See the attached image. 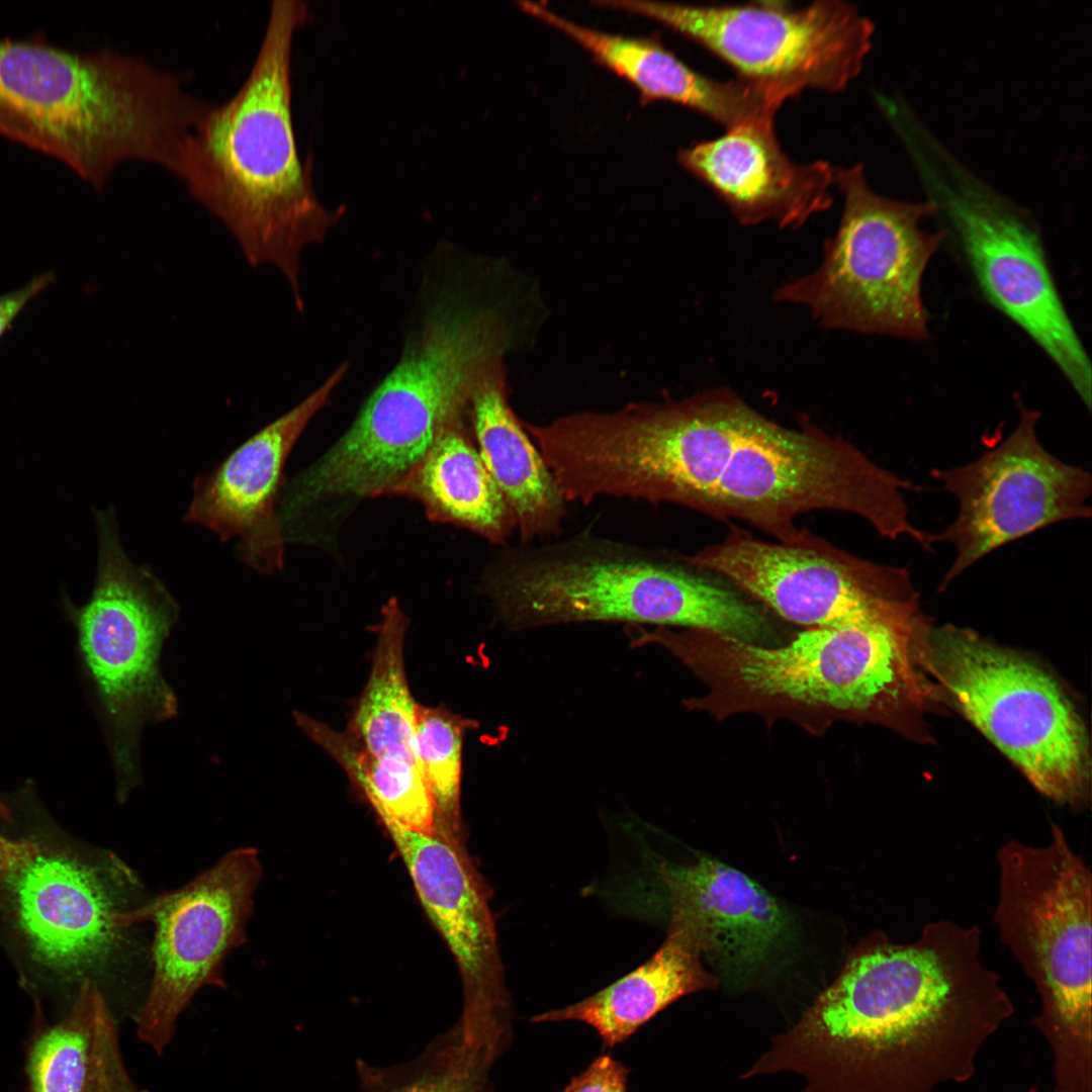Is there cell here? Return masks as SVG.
<instances>
[{
  "instance_id": "1",
  "label": "cell",
  "mask_w": 1092,
  "mask_h": 1092,
  "mask_svg": "<svg viewBox=\"0 0 1092 1092\" xmlns=\"http://www.w3.org/2000/svg\"><path fill=\"white\" fill-rule=\"evenodd\" d=\"M981 950L980 927L950 920L925 924L911 942L869 938L741 1078L794 1074L798 1092H933L969 1081L1014 1013Z\"/></svg>"
},
{
  "instance_id": "2",
  "label": "cell",
  "mask_w": 1092,
  "mask_h": 1092,
  "mask_svg": "<svg viewBox=\"0 0 1092 1092\" xmlns=\"http://www.w3.org/2000/svg\"><path fill=\"white\" fill-rule=\"evenodd\" d=\"M308 17L304 1H272L247 78L192 129L173 172L235 238L252 267L279 270L299 309L301 253L321 243L344 212L317 197L294 131L292 44Z\"/></svg>"
},
{
  "instance_id": "3",
  "label": "cell",
  "mask_w": 1092,
  "mask_h": 1092,
  "mask_svg": "<svg viewBox=\"0 0 1092 1092\" xmlns=\"http://www.w3.org/2000/svg\"><path fill=\"white\" fill-rule=\"evenodd\" d=\"M922 622L914 601L874 622L807 628L781 645L667 627L638 628L633 643L661 646L706 685L685 703L690 710L785 717L818 732L836 720L892 725L923 707L930 688L915 651Z\"/></svg>"
},
{
  "instance_id": "4",
  "label": "cell",
  "mask_w": 1092,
  "mask_h": 1092,
  "mask_svg": "<svg viewBox=\"0 0 1092 1092\" xmlns=\"http://www.w3.org/2000/svg\"><path fill=\"white\" fill-rule=\"evenodd\" d=\"M480 589L510 630L586 622L694 629L770 645L765 607L688 558L580 532L502 549Z\"/></svg>"
},
{
  "instance_id": "5",
  "label": "cell",
  "mask_w": 1092,
  "mask_h": 1092,
  "mask_svg": "<svg viewBox=\"0 0 1092 1092\" xmlns=\"http://www.w3.org/2000/svg\"><path fill=\"white\" fill-rule=\"evenodd\" d=\"M213 102L176 73L109 49L79 52L39 32L0 37V108L33 138L36 150L96 189L128 160L173 172L179 151Z\"/></svg>"
},
{
  "instance_id": "6",
  "label": "cell",
  "mask_w": 1092,
  "mask_h": 1092,
  "mask_svg": "<svg viewBox=\"0 0 1092 1092\" xmlns=\"http://www.w3.org/2000/svg\"><path fill=\"white\" fill-rule=\"evenodd\" d=\"M0 822V946L35 996L72 1002L100 980L124 943L128 873L88 845L22 792ZM101 989V988H100Z\"/></svg>"
},
{
  "instance_id": "7",
  "label": "cell",
  "mask_w": 1092,
  "mask_h": 1092,
  "mask_svg": "<svg viewBox=\"0 0 1092 1092\" xmlns=\"http://www.w3.org/2000/svg\"><path fill=\"white\" fill-rule=\"evenodd\" d=\"M1050 827L1042 846L999 848L994 923L1039 996L1031 1024L1053 1054L1052 1092H1092V875Z\"/></svg>"
},
{
  "instance_id": "8",
  "label": "cell",
  "mask_w": 1092,
  "mask_h": 1092,
  "mask_svg": "<svg viewBox=\"0 0 1092 1092\" xmlns=\"http://www.w3.org/2000/svg\"><path fill=\"white\" fill-rule=\"evenodd\" d=\"M835 187L843 209L820 265L778 287L774 299L805 307L823 328L927 339L922 278L945 235L923 230L921 221L936 212L935 203L880 195L861 164L835 168Z\"/></svg>"
},
{
  "instance_id": "9",
  "label": "cell",
  "mask_w": 1092,
  "mask_h": 1092,
  "mask_svg": "<svg viewBox=\"0 0 1092 1092\" xmlns=\"http://www.w3.org/2000/svg\"><path fill=\"white\" fill-rule=\"evenodd\" d=\"M916 658L948 702L1060 804L1084 805L1090 795L1084 724L1059 685L1025 658L953 626L925 622Z\"/></svg>"
},
{
  "instance_id": "10",
  "label": "cell",
  "mask_w": 1092,
  "mask_h": 1092,
  "mask_svg": "<svg viewBox=\"0 0 1092 1092\" xmlns=\"http://www.w3.org/2000/svg\"><path fill=\"white\" fill-rule=\"evenodd\" d=\"M914 489L843 438L811 424L784 427L751 406L706 515L738 519L788 541L800 531L795 524L800 514L840 511L896 540L910 530L903 492Z\"/></svg>"
},
{
  "instance_id": "11",
  "label": "cell",
  "mask_w": 1092,
  "mask_h": 1092,
  "mask_svg": "<svg viewBox=\"0 0 1092 1092\" xmlns=\"http://www.w3.org/2000/svg\"><path fill=\"white\" fill-rule=\"evenodd\" d=\"M94 519L95 584L89 601L72 614L81 655L111 730L117 794L124 798L139 779L142 729L177 712L160 658L179 607L156 573L126 554L114 509L96 510Z\"/></svg>"
},
{
  "instance_id": "12",
  "label": "cell",
  "mask_w": 1092,
  "mask_h": 1092,
  "mask_svg": "<svg viewBox=\"0 0 1092 1092\" xmlns=\"http://www.w3.org/2000/svg\"><path fill=\"white\" fill-rule=\"evenodd\" d=\"M599 6L656 20L725 62L738 79L786 100L814 89L841 91L861 71L873 22L843 1L803 7L769 1L743 5H685L600 1Z\"/></svg>"
},
{
  "instance_id": "13",
  "label": "cell",
  "mask_w": 1092,
  "mask_h": 1092,
  "mask_svg": "<svg viewBox=\"0 0 1092 1092\" xmlns=\"http://www.w3.org/2000/svg\"><path fill=\"white\" fill-rule=\"evenodd\" d=\"M688 558L807 628L874 622L917 599L906 568L866 560L805 528L791 540L767 542L733 527Z\"/></svg>"
},
{
  "instance_id": "14",
  "label": "cell",
  "mask_w": 1092,
  "mask_h": 1092,
  "mask_svg": "<svg viewBox=\"0 0 1092 1092\" xmlns=\"http://www.w3.org/2000/svg\"><path fill=\"white\" fill-rule=\"evenodd\" d=\"M1018 407L1016 427L999 445L968 464L931 471L959 503L954 521L931 534L932 544L946 542L956 550L941 588L1007 543L1091 516L1090 473L1050 453L1036 433L1039 413L1019 402Z\"/></svg>"
},
{
  "instance_id": "15",
  "label": "cell",
  "mask_w": 1092,
  "mask_h": 1092,
  "mask_svg": "<svg viewBox=\"0 0 1092 1092\" xmlns=\"http://www.w3.org/2000/svg\"><path fill=\"white\" fill-rule=\"evenodd\" d=\"M261 877L257 851L235 849L184 887L138 909L120 924L155 925L154 976L136 1018V1034L158 1055L171 1042L177 1020L199 989L221 986L219 967L245 938Z\"/></svg>"
},
{
  "instance_id": "16",
  "label": "cell",
  "mask_w": 1092,
  "mask_h": 1092,
  "mask_svg": "<svg viewBox=\"0 0 1092 1092\" xmlns=\"http://www.w3.org/2000/svg\"><path fill=\"white\" fill-rule=\"evenodd\" d=\"M943 210L958 253L984 297L1017 325L1091 406L1089 357L1060 296L1035 228L1010 204L978 186L948 190Z\"/></svg>"
},
{
  "instance_id": "17",
  "label": "cell",
  "mask_w": 1092,
  "mask_h": 1092,
  "mask_svg": "<svg viewBox=\"0 0 1092 1092\" xmlns=\"http://www.w3.org/2000/svg\"><path fill=\"white\" fill-rule=\"evenodd\" d=\"M385 826L459 967L464 1006L457 1023L463 1038L500 1057L511 1043L513 1012L485 892L445 833Z\"/></svg>"
},
{
  "instance_id": "18",
  "label": "cell",
  "mask_w": 1092,
  "mask_h": 1092,
  "mask_svg": "<svg viewBox=\"0 0 1092 1092\" xmlns=\"http://www.w3.org/2000/svg\"><path fill=\"white\" fill-rule=\"evenodd\" d=\"M348 365L233 450L211 471L194 479L184 521L213 532L249 567L272 573L284 566L278 502L286 460L313 416L343 380Z\"/></svg>"
},
{
  "instance_id": "19",
  "label": "cell",
  "mask_w": 1092,
  "mask_h": 1092,
  "mask_svg": "<svg viewBox=\"0 0 1092 1092\" xmlns=\"http://www.w3.org/2000/svg\"><path fill=\"white\" fill-rule=\"evenodd\" d=\"M678 161L745 225L800 226L833 202L835 167L793 161L782 150L774 119L728 127L716 139L681 150Z\"/></svg>"
},
{
  "instance_id": "20",
  "label": "cell",
  "mask_w": 1092,
  "mask_h": 1092,
  "mask_svg": "<svg viewBox=\"0 0 1092 1092\" xmlns=\"http://www.w3.org/2000/svg\"><path fill=\"white\" fill-rule=\"evenodd\" d=\"M658 877L669 921L693 928L703 959L727 983L749 982L786 941L788 913L744 873L703 856L687 864H661Z\"/></svg>"
},
{
  "instance_id": "21",
  "label": "cell",
  "mask_w": 1092,
  "mask_h": 1092,
  "mask_svg": "<svg viewBox=\"0 0 1092 1092\" xmlns=\"http://www.w3.org/2000/svg\"><path fill=\"white\" fill-rule=\"evenodd\" d=\"M520 9L560 30L600 64L630 82L646 101L666 100L690 107L726 128L756 119H775L785 102L779 95L735 78L707 77L661 43L581 26L540 3L518 2Z\"/></svg>"
},
{
  "instance_id": "22",
  "label": "cell",
  "mask_w": 1092,
  "mask_h": 1092,
  "mask_svg": "<svg viewBox=\"0 0 1092 1092\" xmlns=\"http://www.w3.org/2000/svg\"><path fill=\"white\" fill-rule=\"evenodd\" d=\"M467 414L479 454L506 499L521 542L558 536L567 502L510 405L502 360L475 383Z\"/></svg>"
},
{
  "instance_id": "23",
  "label": "cell",
  "mask_w": 1092,
  "mask_h": 1092,
  "mask_svg": "<svg viewBox=\"0 0 1092 1092\" xmlns=\"http://www.w3.org/2000/svg\"><path fill=\"white\" fill-rule=\"evenodd\" d=\"M668 925L662 944L641 966L581 1001L537 1014L531 1021L583 1022L605 1048L613 1049L681 997L717 988L721 981L705 969L696 932L680 922Z\"/></svg>"
},
{
  "instance_id": "24",
  "label": "cell",
  "mask_w": 1092,
  "mask_h": 1092,
  "mask_svg": "<svg viewBox=\"0 0 1092 1092\" xmlns=\"http://www.w3.org/2000/svg\"><path fill=\"white\" fill-rule=\"evenodd\" d=\"M468 414L450 421L393 495L419 500L431 520L503 544L515 528L504 495L469 431Z\"/></svg>"
},
{
  "instance_id": "25",
  "label": "cell",
  "mask_w": 1092,
  "mask_h": 1092,
  "mask_svg": "<svg viewBox=\"0 0 1092 1092\" xmlns=\"http://www.w3.org/2000/svg\"><path fill=\"white\" fill-rule=\"evenodd\" d=\"M408 620L396 599L382 609L368 680L356 702L347 734L371 755L420 767L416 708L404 667ZM421 769V768H420Z\"/></svg>"
},
{
  "instance_id": "26",
  "label": "cell",
  "mask_w": 1092,
  "mask_h": 1092,
  "mask_svg": "<svg viewBox=\"0 0 1092 1092\" xmlns=\"http://www.w3.org/2000/svg\"><path fill=\"white\" fill-rule=\"evenodd\" d=\"M300 729L326 750L361 789L384 825L422 833L439 830L433 799L420 767L371 755L347 732L295 712Z\"/></svg>"
},
{
  "instance_id": "27",
  "label": "cell",
  "mask_w": 1092,
  "mask_h": 1092,
  "mask_svg": "<svg viewBox=\"0 0 1092 1092\" xmlns=\"http://www.w3.org/2000/svg\"><path fill=\"white\" fill-rule=\"evenodd\" d=\"M496 1059L467 1044L457 1022L414 1059L375 1066L356 1060L360 1092H489Z\"/></svg>"
},
{
  "instance_id": "28",
  "label": "cell",
  "mask_w": 1092,
  "mask_h": 1092,
  "mask_svg": "<svg viewBox=\"0 0 1092 1092\" xmlns=\"http://www.w3.org/2000/svg\"><path fill=\"white\" fill-rule=\"evenodd\" d=\"M102 994L94 984H84L69 1015L33 1041L27 1060L31 1092H85L96 1007Z\"/></svg>"
},
{
  "instance_id": "29",
  "label": "cell",
  "mask_w": 1092,
  "mask_h": 1092,
  "mask_svg": "<svg viewBox=\"0 0 1092 1092\" xmlns=\"http://www.w3.org/2000/svg\"><path fill=\"white\" fill-rule=\"evenodd\" d=\"M476 726L475 721L443 706L417 704V755L442 832L459 826L463 740L466 732Z\"/></svg>"
},
{
  "instance_id": "30",
  "label": "cell",
  "mask_w": 1092,
  "mask_h": 1092,
  "mask_svg": "<svg viewBox=\"0 0 1092 1092\" xmlns=\"http://www.w3.org/2000/svg\"><path fill=\"white\" fill-rule=\"evenodd\" d=\"M116 1022L106 1002L96 1009L92 1057L85 1092H148L129 1076L118 1044Z\"/></svg>"
},
{
  "instance_id": "31",
  "label": "cell",
  "mask_w": 1092,
  "mask_h": 1092,
  "mask_svg": "<svg viewBox=\"0 0 1092 1092\" xmlns=\"http://www.w3.org/2000/svg\"><path fill=\"white\" fill-rule=\"evenodd\" d=\"M629 1070L609 1054H603L573 1077L562 1092H627Z\"/></svg>"
},
{
  "instance_id": "32",
  "label": "cell",
  "mask_w": 1092,
  "mask_h": 1092,
  "mask_svg": "<svg viewBox=\"0 0 1092 1092\" xmlns=\"http://www.w3.org/2000/svg\"><path fill=\"white\" fill-rule=\"evenodd\" d=\"M53 279V274L47 273L35 277L19 289L0 296V337L22 308L41 292Z\"/></svg>"
},
{
  "instance_id": "33",
  "label": "cell",
  "mask_w": 1092,
  "mask_h": 1092,
  "mask_svg": "<svg viewBox=\"0 0 1092 1092\" xmlns=\"http://www.w3.org/2000/svg\"><path fill=\"white\" fill-rule=\"evenodd\" d=\"M0 134L34 149V141L25 127L9 112L0 108Z\"/></svg>"
},
{
  "instance_id": "34",
  "label": "cell",
  "mask_w": 1092,
  "mask_h": 1092,
  "mask_svg": "<svg viewBox=\"0 0 1092 1092\" xmlns=\"http://www.w3.org/2000/svg\"><path fill=\"white\" fill-rule=\"evenodd\" d=\"M12 811L8 802L0 797V822L8 823L11 821Z\"/></svg>"
},
{
  "instance_id": "35",
  "label": "cell",
  "mask_w": 1092,
  "mask_h": 1092,
  "mask_svg": "<svg viewBox=\"0 0 1092 1092\" xmlns=\"http://www.w3.org/2000/svg\"><path fill=\"white\" fill-rule=\"evenodd\" d=\"M1027 1092H1037L1036 1087L1030 1088Z\"/></svg>"
}]
</instances>
